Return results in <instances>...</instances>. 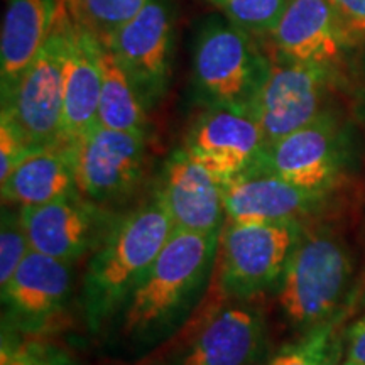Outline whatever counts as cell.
Listing matches in <instances>:
<instances>
[{
  "mask_svg": "<svg viewBox=\"0 0 365 365\" xmlns=\"http://www.w3.org/2000/svg\"><path fill=\"white\" fill-rule=\"evenodd\" d=\"M58 16L63 26L65 140H70L98 125L103 41L66 0H59Z\"/></svg>",
  "mask_w": 365,
  "mask_h": 365,
  "instance_id": "cell-18",
  "label": "cell"
},
{
  "mask_svg": "<svg viewBox=\"0 0 365 365\" xmlns=\"http://www.w3.org/2000/svg\"><path fill=\"white\" fill-rule=\"evenodd\" d=\"M220 234L175 228L112 327L129 352L145 354L180 335L215 277Z\"/></svg>",
  "mask_w": 365,
  "mask_h": 365,
  "instance_id": "cell-1",
  "label": "cell"
},
{
  "mask_svg": "<svg viewBox=\"0 0 365 365\" xmlns=\"http://www.w3.org/2000/svg\"><path fill=\"white\" fill-rule=\"evenodd\" d=\"M149 110L134 80L103 43L98 124L113 130L148 135Z\"/></svg>",
  "mask_w": 365,
  "mask_h": 365,
  "instance_id": "cell-21",
  "label": "cell"
},
{
  "mask_svg": "<svg viewBox=\"0 0 365 365\" xmlns=\"http://www.w3.org/2000/svg\"><path fill=\"white\" fill-rule=\"evenodd\" d=\"M341 365H365V314L354 322L345 333Z\"/></svg>",
  "mask_w": 365,
  "mask_h": 365,
  "instance_id": "cell-28",
  "label": "cell"
},
{
  "mask_svg": "<svg viewBox=\"0 0 365 365\" xmlns=\"http://www.w3.org/2000/svg\"><path fill=\"white\" fill-rule=\"evenodd\" d=\"M173 230L170 213L156 193L120 213L107 239L88 257L81 279L78 301L86 330L97 335L112 327Z\"/></svg>",
  "mask_w": 365,
  "mask_h": 365,
  "instance_id": "cell-2",
  "label": "cell"
},
{
  "mask_svg": "<svg viewBox=\"0 0 365 365\" xmlns=\"http://www.w3.org/2000/svg\"><path fill=\"white\" fill-rule=\"evenodd\" d=\"M336 193L313 191L254 168L223 182L227 220L301 223L308 227L333 208Z\"/></svg>",
  "mask_w": 365,
  "mask_h": 365,
  "instance_id": "cell-14",
  "label": "cell"
},
{
  "mask_svg": "<svg viewBox=\"0 0 365 365\" xmlns=\"http://www.w3.org/2000/svg\"><path fill=\"white\" fill-rule=\"evenodd\" d=\"M0 113H6L36 149L65 140L63 26L59 16L38 56L22 73L11 93L2 98Z\"/></svg>",
  "mask_w": 365,
  "mask_h": 365,
  "instance_id": "cell-10",
  "label": "cell"
},
{
  "mask_svg": "<svg viewBox=\"0 0 365 365\" xmlns=\"http://www.w3.org/2000/svg\"><path fill=\"white\" fill-rule=\"evenodd\" d=\"M354 269L352 250L339 232L308 225L277 286L286 322L307 333L345 313Z\"/></svg>",
  "mask_w": 365,
  "mask_h": 365,
  "instance_id": "cell-3",
  "label": "cell"
},
{
  "mask_svg": "<svg viewBox=\"0 0 365 365\" xmlns=\"http://www.w3.org/2000/svg\"><path fill=\"white\" fill-rule=\"evenodd\" d=\"M355 159V135L349 122L328 110L279 140L267 144L259 170L313 191L336 193Z\"/></svg>",
  "mask_w": 365,
  "mask_h": 365,
  "instance_id": "cell-6",
  "label": "cell"
},
{
  "mask_svg": "<svg viewBox=\"0 0 365 365\" xmlns=\"http://www.w3.org/2000/svg\"><path fill=\"white\" fill-rule=\"evenodd\" d=\"M59 0H7L0 38V93L7 97L38 56L58 16Z\"/></svg>",
  "mask_w": 365,
  "mask_h": 365,
  "instance_id": "cell-19",
  "label": "cell"
},
{
  "mask_svg": "<svg viewBox=\"0 0 365 365\" xmlns=\"http://www.w3.org/2000/svg\"><path fill=\"white\" fill-rule=\"evenodd\" d=\"M182 148L225 182L261 164L267 139L252 113L205 107Z\"/></svg>",
  "mask_w": 365,
  "mask_h": 365,
  "instance_id": "cell-17",
  "label": "cell"
},
{
  "mask_svg": "<svg viewBox=\"0 0 365 365\" xmlns=\"http://www.w3.org/2000/svg\"><path fill=\"white\" fill-rule=\"evenodd\" d=\"M339 83V70L272 58L271 70L250 107L267 144L331 110L330 100Z\"/></svg>",
  "mask_w": 365,
  "mask_h": 365,
  "instance_id": "cell-8",
  "label": "cell"
},
{
  "mask_svg": "<svg viewBox=\"0 0 365 365\" xmlns=\"http://www.w3.org/2000/svg\"><path fill=\"white\" fill-rule=\"evenodd\" d=\"M304 228L301 223L227 220L215 267L222 294L227 299L252 301L277 289Z\"/></svg>",
  "mask_w": 365,
  "mask_h": 365,
  "instance_id": "cell-5",
  "label": "cell"
},
{
  "mask_svg": "<svg viewBox=\"0 0 365 365\" xmlns=\"http://www.w3.org/2000/svg\"><path fill=\"white\" fill-rule=\"evenodd\" d=\"M21 215L31 249L73 264L100 247L120 213L73 190L49 203L21 208Z\"/></svg>",
  "mask_w": 365,
  "mask_h": 365,
  "instance_id": "cell-13",
  "label": "cell"
},
{
  "mask_svg": "<svg viewBox=\"0 0 365 365\" xmlns=\"http://www.w3.org/2000/svg\"><path fill=\"white\" fill-rule=\"evenodd\" d=\"M6 113H0V181H4L27 156L36 153Z\"/></svg>",
  "mask_w": 365,
  "mask_h": 365,
  "instance_id": "cell-27",
  "label": "cell"
},
{
  "mask_svg": "<svg viewBox=\"0 0 365 365\" xmlns=\"http://www.w3.org/2000/svg\"><path fill=\"white\" fill-rule=\"evenodd\" d=\"M232 301L200 319L158 365H262L266 317L250 301Z\"/></svg>",
  "mask_w": 365,
  "mask_h": 365,
  "instance_id": "cell-11",
  "label": "cell"
},
{
  "mask_svg": "<svg viewBox=\"0 0 365 365\" xmlns=\"http://www.w3.org/2000/svg\"><path fill=\"white\" fill-rule=\"evenodd\" d=\"M360 108H362V112L365 113V65H364V85H362V90H360Z\"/></svg>",
  "mask_w": 365,
  "mask_h": 365,
  "instance_id": "cell-30",
  "label": "cell"
},
{
  "mask_svg": "<svg viewBox=\"0 0 365 365\" xmlns=\"http://www.w3.org/2000/svg\"><path fill=\"white\" fill-rule=\"evenodd\" d=\"M85 24L102 36L110 34L143 9L149 0H66Z\"/></svg>",
  "mask_w": 365,
  "mask_h": 365,
  "instance_id": "cell-25",
  "label": "cell"
},
{
  "mask_svg": "<svg viewBox=\"0 0 365 365\" xmlns=\"http://www.w3.org/2000/svg\"><path fill=\"white\" fill-rule=\"evenodd\" d=\"M31 242L22 222L21 208L2 205L0 217V286L7 284L26 255L31 252Z\"/></svg>",
  "mask_w": 365,
  "mask_h": 365,
  "instance_id": "cell-26",
  "label": "cell"
},
{
  "mask_svg": "<svg viewBox=\"0 0 365 365\" xmlns=\"http://www.w3.org/2000/svg\"><path fill=\"white\" fill-rule=\"evenodd\" d=\"M2 294V328L46 339L63 330L73 296V264L31 250Z\"/></svg>",
  "mask_w": 365,
  "mask_h": 365,
  "instance_id": "cell-9",
  "label": "cell"
},
{
  "mask_svg": "<svg viewBox=\"0 0 365 365\" xmlns=\"http://www.w3.org/2000/svg\"><path fill=\"white\" fill-rule=\"evenodd\" d=\"M0 365H78L61 345L39 336H22L2 328Z\"/></svg>",
  "mask_w": 365,
  "mask_h": 365,
  "instance_id": "cell-23",
  "label": "cell"
},
{
  "mask_svg": "<svg viewBox=\"0 0 365 365\" xmlns=\"http://www.w3.org/2000/svg\"><path fill=\"white\" fill-rule=\"evenodd\" d=\"M269 36L276 58L333 70L359 41L331 0H287Z\"/></svg>",
  "mask_w": 365,
  "mask_h": 365,
  "instance_id": "cell-15",
  "label": "cell"
},
{
  "mask_svg": "<svg viewBox=\"0 0 365 365\" xmlns=\"http://www.w3.org/2000/svg\"><path fill=\"white\" fill-rule=\"evenodd\" d=\"M340 317L323 323L282 349L262 365H336L344 355V341L339 336Z\"/></svg>",
  "mask_w": 365,
  "mask_h": 365,
  "instance_id": "cell-22",
  "label": "cell"
},
{
  "mask_svg": "<svg viewBox=\"0 0 365 365\" xmlns=\"http://www.w3.org/2000/svg\"><path fill=\"white\" fill-rule=\"evenodd\" d=\"M102 39L134 80L148 107H156L171 85L175 14L170 0H149L132 19Z\"/></svg>",
  "mask_w": 365,
  "mask_h": 365,
  "instance_id": "cell-12",
  "label": "cell"
},
{
  "mask_svg": "<svg viewBox=\"0 0 365 365\" xmlns=\"http://www.w3.org/2000/svg\"><path fill=\"white\" fill-rule=\"evenodd\" d=\"M76 190L91 202L110 207L137 190L148 164V135L95 125L66 140Z\"/></svg>",
  "mask_w": 365,
  "mask_h": 365,
  "instance_id": "cell-7",
  "label": "cell"
},
{
  "mask_svg": "<svg viewBox=\"0 0 365 365\" xmlns=\"http://www.w3.org/2000/svg\"><path fill=\"white\" fill-rule=\"evenodd\" d=\"M76 190L75 171L66 140L39 149L0 181L2 205L38 207Z\"/></svg>",
  "mask_w": 365,
  "mask_h": 365,
  "instance_id": "cell-20",
  "label": "cell"
},
{
  "mask_svg": "<svg viewBox=\"0 0 365 365\" xmlns=\"http://www.w3.org/2000/svg\"><path fill=\"white\" fill-rule=\"evenodd\" d=\"M154 193L161 198L175 228L222 234L227 222L223 181L182 145L164 161Z\"/></svg>",
  "mask_w": 365,
  "mask_h": 365,
  "instance_id": "cell-16",
  "label": "cell"
},
{
  "mask_svg": "<svg viewBox=\"0 0 365 365\" xmlns=\"http://www.w3.org/2000/svg\"><path fill=\"white\" fill-rule=\"evenodd\" d=\"M271 63L252 33L227 17H212L195 39L191 83L196 100L205 107L250 113Z\"/></svg>",
  "mask_w": 365,
  "mask_h": 365,
  "instance_id": "cell-4",
  "label": "cell"
},
{
  "mask_svg": "<svg viewBox=\"0 0 365 365\" xmlns=\"http://www.w3.org/2000/svg\"><path fill=\"white\" fill-rule=\"evenodd\" d=\"M357 39L365 38V0H331Z\"/></svg>",
  "mask_w": 365,
  "mask_h": 365,
  "instance_id": "cell-29",
  "label": "cell"
},
{
  "mask_svg": "<svg viewBox=\"0 0 365 365\" xmlns=\"http://www.w3.org/2000/svg\"><path fill=\"white\" fill-rule=\"evenodd\" d=\"M242 29L254 36L271 34L287 0H207Z\"/></svg>",
  "mask_w": 365,
  "mask_h": 365,
  "instance_id": "cell-24",
  "label": "cell"
}]
</instances>
